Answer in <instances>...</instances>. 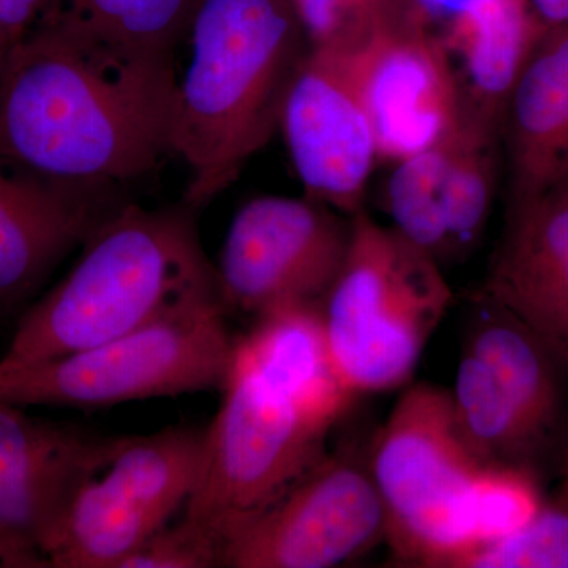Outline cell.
I'll return each instance as SVG.
<instances>
[{"label":"cell","mask_w":568,"mask_h":568,"mask_svg":"<svg viewBox=\"0 0 568 568\" xmlns=\"http://www.w3.org/2000/svg\"><path fill=\"white\" fill-rule=\"evenodd\" d=\"M178 85L174 59L44 14L0 70V160L55 182L136 181L173 153Z\"/></svg>","instance_id":"6da1fadb"},{"label":"cell","mask_w":568,"mask_h":568,"mask_svg":"<svg viewBox=\"0 0 568 568\" xmlns=\"http://www.w3.org/2000/svg\"><path fill=\"white\" fill-rule=\"evenodd\" d=\"M11 44H13V40H11L10 33L7 32V29L3 28L2 22H0V70H2L3 62H6Z\"/></svg>","instance_id":"4316f807"},{"label":"cell","mask_w":568,"mask_h":568,"mask_svg":"<svg viewBox=\"0 0 568 568\" xmlns=\"http://www.w3.org/2000/svg\"><path fill=\"white\" fill-rule=\"evenodd\" d=\"M349 222L313 197L248 201L227 230L216 267L226 312L254 320L291 305H320L342 271Z\"/></svg>","instance_id":"8fae6325"},{"label":"cell","mask_w":568,"mask_h":568,"mask_svg":"<svg viewBox=\"0 0 568 568\" xmlns=\"http://www.w3.org/2000/svg\"><path fill=\"white\" fill-rule=\"evenodd\" d=\"M97 437L52 424L0 399V484H29L80 465Z\"/></svg>","instance_id":"44dd1931"},{"label":"cell","mask_w":568,"mask_h":568,"mask_svg":"<svg viewBox=\"0 0 568 568\" xmlns=\"http://www.w3.org/2000/svg\"><path fill=\"white\" fill-rule=\"evenodd\" d=\"M440 568H568V467L525 521L481 538Z\"/></svg>","instance_id":"d6986e66"},{"label":"cell","mask_w":568,"mask_h":568,"mask_svg":"<svg viewBox=\"0 0 568 568\" xmlns=\"http://www.w3.org/2000/svg\"><path fill=\"white\" fill-rule=\"evenodd\" d=\"M52 2L54 0H0V22L13 43L51 10Z\"/></svg>","instance_id":"cb8c5ba5"},{"label":"cell","mask_w":568,"mask_h":568,"mask_svg":"<svg viewBox=\"0 0 568 568\" xmlns=\"http://www.w3.org/2000/svg\"><path fill=\"white\" fill-rule=\"evenodd\" d=\"M476 310L450 390L459 436L493 477L549 487L568 467V366L506 310Z\"/></svg>","instance_id":"5b68a950"},{"label":"cell","mask_w":568,"mask_h":568,"mask_svg":"<svg viewBox=\"0 0 568 568\" xmlns=\"http://www.w3.org/2000/svg\"><path fill=\"white\" fill-rule=\"evenodd\" d=\"M440 267L365 209L351 216L345 263L321 304L332 365L351 395L410 383L454 301Z\"/></svg>","instance_id":"8992f818"},{"label":"cell","mask_w":568,"mask_h":568,"mask_svg":"<svg viewBox=\"0 0 568 568\" xmlns=\"http://www.w3.org/2000/svg\"><path fill=\"white\" fill-rule=\"evenodd\" d=\"M386 514V538L402 567L440 568L485 538L484 497L504 480L470 454L448 388L406 386L368 452Z\"/></svg>","instance_id":"52a82bcc"},{"label":"cell","mask_w":568,"mask_h":568,"mask_svg":"<svg viewBox=\"0 0 568 568\" xmlns=\"http://www.w3.org/2000/svg\"><path fill=\"white\" fill-rule=\"evenodd\" d=\"M477 297L510 313L568 366V178L507 209Z\"/></svg>","instance_id":"9a60e30c"},{"label":"cell","mask_w":568,"mask_h":568,"mask_svg":"<svg viewBox=\"0 0 568 568\" xmlns=\"http://www.w3.org/2000/svg\"><path fill=\"white\" fill-rule=\"evenodd\" d=\"M205 428L97 439L48 545L54 568H121L192 497Z\"/></svg>","instance_id":"9c48e42d"},{"label":"cell","mask_w":568,"mask_h":568,"mask_svg":"<svg viewBox=\"0 0 568 568\" xmlns=\"http://www.w3.org/2000/svg\"><path fill=\"white\" fill-rule=\"evenodd\" d=\"M507 209L568 178V24L538 37L503 119Z\"/></svg>","instance_id":"2e32d148"},{"label":"cell","mask_w":568,"mask_h":568,"mask_svg":"<svg viewBox=\"0 0 568 568\" xmlns=\"http://www.w3.org/2000/svg\"><path fill=\"white\" fill-rule=\"evenodd\" d=\"M305 196L353 216L364 211L377 160L361 47H310L280 123Z\"/></svg>","instance_id":"7c38bea8"},{"label":"cell","mask_w":568,"mask_h":568,"mask_svg":"<svg viewBox=\"0 0 568 568\" xmlns=\"http://www.w3.org/2000/svg\"><path fill=\"white\" fill-rule=\"evenodd\" d=\"M223 540L215 530L183 514L149 537L121 568L222 567Z\"/></svg>","instance_id":"7402d4cb"},{"label":"cell","mask_w":568,"mask_h":568,"mask_svg":"<svg viewBox=\"0 0 568 568\" xmlns=\"http://www.w3.org/2000/svg\"><path fill=\"white\" fill-rule=\"evenodd\" d=\"M194 212L185 203H123L110 213L69 274L21 317L0 368L89 349L179 310L222 301Z\"/></svg>","instance_id":"277c9868"},{"label":"cell","mask_w":568,"mask_h":568,"mask_svg":"<svg viewBox=\"0 0 568 568\" xmlns=\"http://www.w3.org/2000/svg\"><path fill=\"white\" fill-rule=\"evenodd\" d=\"M222 405L205 428L200 478L185 515L224 538L325 454L353 405L325 343L320 305L256 317L234 338Z\"/></svg>","instance_id":"7a4b0ae2"},{"label":"cell","mask_w":568,"mask_h":568,"mask_svg":"<svg viewBox=\"0 0 568 568\" xmlns=\"http://www.w3.org/2000/svg\"><path fill=\"white\" fill-rule=\"evenodd\" d=\"M197 0H54L47 14L111 47L174 59Z\"/></svg>","instance_id":"ac0fdd59"},{"label":"cell","mask_w":568,"mask_h":568,"mask_svg":"<svg viewBox=\"0 0 568 568\" xmlns=\"http://www.w3.org/2000/svg\"><path fill=\"white\" fill-rule=\"evenodd\" d=\"M118 189L50 181L0 160V313L24 302L121 207Z\"/></svg>","instance_id":"5bb4252c"},{"label":"cell","mask_w":568,"mask_h":568,"mask_svg":"<svg viewBox=\"0 0 568 568\" xmlns=\"http://www.w3.org/2000/svg\"><path fill=\"white\" fill-rule=\"evenodd\" d=\"M88 457L61 476L0 484V567H51L48 545Z\"/></svg>","instance_id":"ffe728a7"},{"label":"cell","mask_w":568,"mask_h":568,"mask_svg":"<svg viewBox=\"0 0 568 568\" xmlns=\"http://www.w3.org/2000/svg\"><path fill=\"white\" fill-rule=\"evenodd\" d=\"M189 39L173 153L189 168L183 203L197 211L230 189L280 130L310 40L294 0H197Z\"/></svg>","instance_id":"3957f363"},{"label":"cell","mask_w":568,"mask_h":568,"mask_svg":"<svg viewBox=\"0 0 568 568\" xmlns=\"http://www.w3.org/2000/svg\"><path fill=\"white\" fill-rule=\"evenodd\" d=\"M392 0H294L310 40L316 44L361 47L369 39Z\"/></svg>","instance_id":"603a6c76"},{"label":"cell","mask_w":568,"mask_h":568,"mask_svg":"<svg viewBox=\"0 0 568 568\" xmlns=\"http://www.w3.org/2000/svg\"><path fill=\"white\" fill-rule=\"evenodd\" d=\"M233 346L222 301L205 302L89 349L0 368V399L89 409L220 390Z\"/></svg>","instance_id":"ba28073f"},{"label":"cell","mask_w":568,"mask_h":568,"mask_svg":"<svg viewBox=\"0 0 568 568\" xmlns=\"http://www.w3.org/2000/svg\"><path fill=\"white\" fill-rule=\"evenodd\" d=\"M362 74L377 159L399 162L439 140L465 106L446 43L410 0H394L361 44Z\"/></svg>","instance_id":"4fadbf2b"},{"label":"cell","mask_w":568,"mask_h":568,"mask_svg":"<svg viewBox=\"0 0 568 568\" xmlns=\"http://www.w3.org/2000/svg\"><path fill=\"white\" fill-rule=\"evenodd\" d=\"M448 28L444 43L462 63L463 97L503 123L511 89L544 29L526 0H477Z\"/></svg>","instance_id":"e0dca14e"},{"label":"cell","mask_w":568,"mask_h":568,"mask_svg":"<svg viewBox=\"0 0 568 568\" xmlns=\"http://www.w3.org/2000/svg\"><path fill=\"white\" fill-rule=\"evenodd\" d=\"M526 3L544 31L568 24V0H526Z\"/></svg>","instance_id":"484cf974"},{"label":"cell","mask_w":568,"mask_h":568,"mask_svg":"<svg viewBox=\"0 0 568 568\" xmlns=\"http://www.w3.org/2000/svg\"><path fill=\"white\" fill-rule=\"evenodd\" d=\"M418 13L428 20L444 21L454 24L467 11L476 6L477 0H410Z\"/></svg>","instance_id":"d4e9b609"},{"label":"cell","mask_w":568,"mask_h":568,"mask_svg":"<svg viewBox=\"0 0 568 568\" xmlns=\"http://www.w3.org/2000/svg\"><path fill=\"white\" fill-rule=\"evenodd\" d=\"M386 538L383 500L353 448L325 452L223 544L222 567L331 568Z\"/></svg>","instance_id":"30bf717a"}]
</instances>
